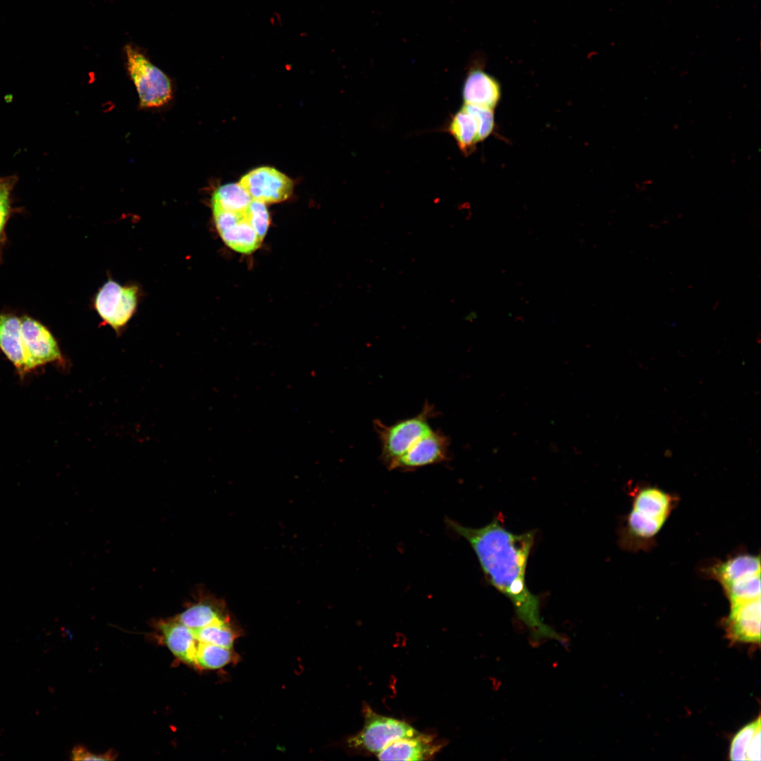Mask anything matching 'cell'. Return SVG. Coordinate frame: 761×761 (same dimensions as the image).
I'll return each mask as SVG.
<instances>
[{
    "mask_svg": "<svg viewBox=\"0 0 761 761\" xmlns=\"http://www.w3.org/2000/svg\"><path fill=\"white\" fill-rule=\"evenodd\" d=\"M447 526L474 550L488 580L513 605L519 620L536 643L563 638L541 619L539 598L526 583L527 561L535 532L520 534L507 530L498 519L481 528H471L447 519Z\"/></svg>",
    "mask_w": 761,
    "mask_h": 761,
    "instance_id": "6da1fadb",
    "label": "cell"
},
{
    "mask_svg": "<svg viewBox=\"0 0 761 761\" xmlns=\"http://www.w3.org/2000/svg\"><path fill=\"white\" fill-rule=\"evenodd\" d=\"M216 228L225 244L245 254L261 245L270 225L269 212L264 203L252 199L240 183L217 188L211 197Z\"/></svg>",
    "mask_w": 761,
    "mask_h": 761,
    "instance_id": "7a4b0ae2",
    "label": "cell"
},
{
    "mask_svg": "<svg viewBox=\"0 0 761 761\" xmlns=\"http://www.w3.org/2000/svg\"><path fill=\"white\" fill-rule=\"evenodd\" d=\"M676 497L656 487L635 490L631 509L626 519L624 539L627 546H648L654 540L675 507Z\"/></svg>",
    "mask_w": 761,
    "mask_h": 761,
    "instance_id": "3957f363",
    "label": "cell"
},
{
    "mask_svg": "<svg viewBox=\"0 0 761 761\" xmlns=\"http://www.w3.org/2000/svg\"><path fill=\"white\" fill-rule=\"evenodd\" d=\"M705 572L720 584L730 605L760 598L759 555L739 554L713 563Z\"/></svg>",
    "mask_w": 761,
    "mask_h": 761,
    "instance_id": "277c9868",
    "label": "cell"
},
{
    "mask_svg": "<svg viewBox=\"0 0 761 761\" xmlns=\"http://www.w3.org/2000/svg\"><path fill=\"white\" fill-rule=\"evenodd\" d=\"M124 50L126 68L136 87L140 106L155 108L167 104L173 95L172 83L168 75L138 47L127 44Z\"/></svg>",
    "mask_w": 761,
    "mask_h": 761,
    "instance_id": "5b68a950",
    "label": "cell"
},
{
    "mask_svg": "<svg viewBox=\"0 0 761 761\" xmlns=\"http://www.w3.org/2000/svg\"><path fill=\"white\" fill-rule=\"evenodd\" d=\"M434 412L433 407L426 404L417 415L394 424L387 426L378 420L374 421L381 447V458L388 467L431 429L429 420Z\"/></svg>",
    "mask_w": 761,
    "mask_h": 761,
    "instance_id": "8992f818",
    "label": "cell"
},
{
    "mask_svg": "<svg viewBox=\"0 0 761 761\" xmlns=\"http://www.w3.org/2000/svg\"><path fill=\"white\" fill-rule=\"evenodd\" d=\"M140 296L136 285H123L109 279L99 289L93 305L103 324L120 333L135 314Z\"/></svg>",
    "mask_w": 761,
    "mask_h": 761,
    "instance_id": "52a82bcc",
    "label": "cell"
},
{
    "mask_svg": "<svg viewBox=\"0 0 761 761\" xmlns=\"http://www.w3.org/2000/svg\"><path fill=\"white\" fill-rule=\"evenodd\" d=\"M364 716L362 729L347 741L348 745L356 750L376 755L392 742L420 733L406 722L374 712L368 705L364 707Z\"/></svg>",
    "mask_w": 761,
    "mask_h": 761,
    "instance_id": "ba28073f",
    "label": "cell"
},
{
    "mask_svg": "<svg viewBox=\"0 0 761 761\" xmlns=\"http://www.w3.org/2000/svg\"><path fill=\"white\" fill-rule=\"evenodd\" d=\"M20 318L27 373L47 364L66 368L67 360L51 331L29 316H21Z\"/></svg>",
    "mask_w": 761,
    "mask_h": 761,
    "instance_id": "9c48e42d",
    "label": "cell"
},
{
    "mask_svg": "<svg viewBox=\"0 0 761 761\" xmlns=\"http://www.w3.org/2000/svg\"><path fill=\"white\" fill-rule=\"evenodd\" d=\"M249 197L265 204L278 203L288 199L293 182L286 175L268 166L259 167L245 174L239 182Z\"/></svg>",
    "mask_w": 761,
    "mask_h": 761,
    "instance_id": "30bf717a",
    "label": "cell"
},
{
    "mask_svg": "<svg viewBox=\"0 0 761 761\" xmlns=\"http://www.w3.org/2000/svg\"><path fill=\"white\" fill-rule=\"evenodd\" d=\"M449 440L444 434L431 428L388 468L407 471L443 462L449 457Z\"/></svg>",
    "mask_w": 761,
    "mask_h": 761,
    "instance_id": "8fae6325",
    "label": "cell"
},
{
    "mask_svg": "<svg viewBox=\"0 0 761 761\" xmlns=\"http://www.w3.org/2000/svg\"><path fill=\"white\" fill-rule=\"evenodd\" d=\"M501 96L502 89L498 80L485 71L481 61H474L463 83L464 104L495 110Z\"/></svg>",
    "mask_w": 761,
    "mask_h": 761,
    "instance_id": "7c38bea8",
    "label": "cell"
},
{
    "mask_svg": "<svg viewBox=\"0 0 761 761\" xmlns=\"http://www.w3.org/2000/svg\"><path fill=\"white\" fill-rule=\"evenodd\" d=\"M760 598L730 605L726 619L729 638L734 642L760 643Z\"/></svg>",
    "mask_w": 761,
    "mask_h": 761,
    "instance_id": "4fadbf2b",
    "label": "cell"
},
{
    "mask_svg": "<svg viewBox=\"0 0 761 761\" xmlns=\"http://www.w3.org/2000/svg\"><path fill=\"white\" fill-rule=\"evenodd\" d=\"M440 747L433 736L419 733L392 742L376 755L380 760H426L437 753Z\"/></svg>",
    "mask_w": 761,
    "mask_h": 761,
    "instance_id": "5bb4252c",
    "label": "cell"
},
{
    "mask_svg": "<svg viewBox=\"0 0 761 761\" xmlns=\"http://www.w3.org/2000/svg\"><path fill=\"white\" fill-rule=\"evenodd\" d=\"M157 628L163 643L173 655L181 662L195 667L198 641L192 629L175 617L158 621Z\"/></svg>",
    "mask_w": 761,
    "mask_h": 761,
    "instance_id": "9a60e30c",
    "label": "cell"
},
{
    "mask_svg": "<svg viewBox=\"0 0 761 761\" xmlns=\"http://www.w3.org/2000/svg\"><path fill=\"white\" fill-rule=\"evenodd\" d=\"M0 350L20 377L28 373L23 345L20 316L0 313Z\"/></svg>",
    "mask_w": 761,
    "mask_h": 761,
    "instance_id": "2e32d148",
    "label": "cell"
},
{
    "mask_svg": "<svg viewBox=\"0 0 761 761\" xmlns=\"http://www.w3.org/2000/svg\"><path fill=\"white\" fill-rule=\"evenodd\" d=\"M480 122L472 105L462 106L449 120L445 131L455 140L461 151L468 155L473 151L480 139Z\"/></svg>",
    "mask_w": 761,
    "mask_h": 761,
    "instance_id": "e0dca14e",
    "label": "cell"
},
{
    "mask_svg": "<svg viewBox=\"0 0 761 761\" xmlns=\"http://www.w3.org/2000/svg\"><path fill=\"white\" fill-rule=\"evenodd\" d=\"M175 618L192 630L230 618L225 604L209 596H202L187 605Z\"/></svg>",
    "mask_w": 761,
    "mask_h": 761,
    "instance_id": "ac0fdd59",
    "label": "cell"
},
{
    "mask_svg": "<svg viewBox=\"0 0 761 761\" xmlns=\"http://www.w3.org/2000/svg\"><path fill=\"white\" fill-rule=\"evenodd\" d=\"M729 759L734 761L760 760V717L743 726L733 738Z\"/></svg>",
    "mask_w": 761,
    "mask_h": 761,
    "instance_id": "d6986e66",
    "label": "cell"
},
{
    "mask_svg": "<svg viewBox=\"0 0 761 761\" xmlns=\"http://www.w3.org/2000/svg\"><path fill=\"white\" fill-rule=\"evenodd\" d=\"M237 660L238 656L233 648L199 641L197 643L195 667L200 669H219L236 663Z\"/></svg>",
    "mask_w": 761,
    "mask_h": 761,
    "instance_id": "ffe728a7",
    "label": "cell"
},
{
    "mask_svg": "<svg viewBox=\"0 0 761 761\" xmlns=\"http://www.w3.org/2000/svg\"><path fill=\"white\" fill-rule=\"evenodd\" d=\"M230 620L229 618L192 631L199 642L233 648L235 640L242 633Z\"/></svg>",
    "mask_w": 761,
    "mask_h": 761,
    "instance_id": "44dd1931",
    "label": "cell"
},
{
    "mask_svg": "<svg viewBox=\"0 0 761 761\" xmlns=\"http://www.w3.org/2000/svg\"><path fill=\"white\" fill-rule=\"evenodd\" d=\"M13 182L11 178L0 179V249L5 240V228L11 211V192Z\"/></svg>",
    "mask_w": 761,
    "mask_h": 761,
    "instance_id": "7402d4cb",
    "label": "cell"
},
{
    "mask_svg": "<svg viewBox=\"0 0 761 761\" xmlns=\"http://www.w3.org/2000/svg\"><path fill=\"white\" fill-rule=\"evenodd\" d=\"M73 760H113L116 754L111 750L104 753H94L84 747L77 746L72 751Z\"/></svg>",
    "mask_w": 761,
    "mask_h": 761,
    "instance_id": "603a6c76",
    "label": "cell"
}]
</instances>
